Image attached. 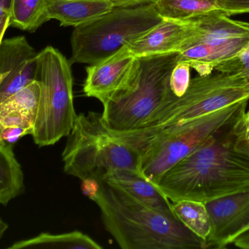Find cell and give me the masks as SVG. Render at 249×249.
<instances>
[{"instance_id":"6da1fadb","label":"cell","mask_w":249,"mask_h":249,"mask_svg":"<svg viewBox=\"0 0 249 249\" xmlns=\"http://www.w3.org/2000/svg\"><path fill=\"white\" fill-rule=\"evenodd\" d=\"M246 111L167 171L155 187L173 203H204L249 188Z\"/></svg>"},{"instance_id":"7a4b0ae2","label":"cell","mask_w":249,"mask_h":249,"mask_svg":"<svg viewBox=\"0 0 249 249\" xmlns=\"http://www.w3.org/2000/svg\"><path fill=\"white\" fill-rule=\"evenodd\" d=\"M92 200L99 208L105 228L124 249H206L177 216L152 209L106 181Z\"/></svg>"},{"instance_id":"3957f363","label":"cell","mask_w":249,"mask_h":249,"mask_svg":"<svg viewBox=\"0 0 249 249\" xmlns=\"http://www.w3.org/2000/svg\"><path fill=\"white\" fill-rule=\"evenodd\" d=\"M249 101L244 99L185 124L155 131L143 129L110 131L138 152L139 174L155 184L177 162L247 111Z\"/></svg>"},{"instance_id":"277c9868","label":"cell","mask_w":249,"mask_h":249,"mask_svg":"<svg viewBox=\"0 0 249 249\" xmlns=\"http://www.w3.org/2000/svg\"><path fill=\"white\" fill-rule=\"evenodd\" d=\"M62 160L65 173L81 181L101 182L120 171L139 174V153L111 133L99 113L77 115Z\"/></svg>"},{"instance_id":"5b68a950","label":"cell","mask_w":249,"mask_h":249,"mask_svg":"<svg viewBox=\"0 0 249 249\" xmlns=\"http://www.w3.org/2000/svg\"><path fill=\"white\" fill-rule=\"evenodd\" d=\"M178 54L139 58L130 85L103 105L102 118L113 131L142 128L173 96L170 76Z\"/></svg>"},{"instance_id":"8992f818","label":"cell","mask_w":249,"mask_h":249,"mask_svg":"<svg viewBox=\"0 0 249 249\" xmlns=\"http://www.w3.org/2000/svg\"><path fill=\"white\" fill-rule=\"evenodd\" d=\"M36 80L40 100L32 135L35 144L45 147L67 137L77 118L71 63L58 50L46 47L37 54Z\"/></svg>"},{"instance_id":"52a82bcc","label":"cell","mask_w":249,"mask_h":249,"mask_svg":"<svg viewBox=\"0 0 249 249\" xmlns=\"http://www.w3.org/2000/svg\"><path fill=\"white\" fill-rule=\"evenodd\" d=\"M162 20L154 4L115 7L109 13L74 28L71 38V65L96 64L118 52Z\"/></svg>"},{"instance_id":"ba28073f","label":"cell","mask_w":249,"mask_h":249,"mask_svg":"<svg viewBox=\"0 0 249 249\" xmlns=\"http://www.w3.org/2000/svg\"><path fill=\"white\" fill-rule=\"evenodd\" d=\"M249 99V79L219 73L194 77L183 96L174 95L148 121L143 130L155 131L181 125L230 105Z\"/></svg>"},{"instance_id":"9c48e42d","label":"cell","mask_w":249,"mask_h":249,"mask_svg":"<svg viewBox=\"0 0 249 249\" xmlns=\"http://www.w3.org/2000/svg\"><path fill=\"white\" fill-rule=\"evenodd\" d=\"M230 17L216 9L192 19L195 34L178 53L177 63H187L204 76L236 56L249 42V23Z\"/></svg>"},{"instance_id":"30bf717a","label":"cell","mask_w":249,"mask_h":249,"mask_svg":"<svg viewBox=\"0 0 249 249\" xmlns=\"http://www.w3.org/2000/svg\"><path fill=\"white\" fill-rule=\"evenodd\" d=\"M212 232L209 249H226L249 231V188L205 203Z\"/></svg>"},{"instance_id":"8fae6325","label":"cell","mask_w":249,"mask_h":249,"mask_svg":"<svg viewBox=\"0 0 249 249\" xmlns=\"http://www.w3.org/2000/svg\"><path fill=\"white\" fill-rule=\"evenodd\" d=\"M139 58L124 45L118 52L86 67L83 92L105 105L130 85L136 73Z\"/></svg>"},{"instance_id":"7c38bea8","label":"cell","mask_w":249,"mask_h":249,"mask_svg":"<svg viewBox=\"0 0 249 249\" xmlns=\"http://www.w3.org/2000/svg\"><path fill=\"white\" fill-rule=\"evenodd\" d=\"M37 54L25 37L0 42V103L36 80Z\"/></svg>"},{"instance_id":"4fadbf2b","label":"cell","mask_w":249,"mask_h":249,"mask_svg":"<svg viewBox=\"0 0 249 249\" xmlns=\"http://www.w3.org/2000/svg\"><path fill=\"white\" fill-rule=\"evenodd\" d=\"M195 34L194 22L162 19L142 36L125 44L136 58L178 54Z\"/></svg>"},{"instance_id":"5bb4252c","label":"cell","mask_w":249,"mask_h":249,"mask_svg":"<svg viewBox=\"0 0 249 249\" xmlns=\"http://www.w3.org/2000/svg\"><path fill=\"white\" fill-rule=\"evenodd\" d=\"M115 7L109 0H45L48 20L55 19L61 26L74 28L104 16Z\"/></svg>"},{"instance_id":"9a60e30c","label":"cell","mask_w":249,"mask_h":249,"mask_svg":"<svg viewBox=\"0 0 249 249\" xmlns=\"http://www.w3.org/2000/svg\"><path fill=\"white\" fill-rule=\"evenodd\" d=\"M104 181L121 189L141 203L152 209L175 216L172 203L168 197L137 172L118 171L109 175Z\"/></svg>"},{"instance_id":"2e32d148","label":"cell","mask_w":249,"mask_h":249,"mask_svg":"<svg viewBox=\"0 0 249 249\" xmlns=\"http://www.w3.org/2000/svg\"><path fill=\"white\" fill-rule=\"evenodd\" d=\"M10 249H102L103 247L80 231L62 234L41 233L35 238L15 243Z\"/></svg>"},{"instance_id":"e0dca14e","label":"cell","mask_w":249,"mask_h":249,"mask_svg":"<svg viewBox=\"0 0 249 249\" xmlns=\"http://www.w3.org/2000/svg\"><path fill=\"white\" fill-rule=\"evenodd\" d=\"M23 190V171L13 149L0 146V204L7 206Z\"/></svg>"},{"instance_id":"ac0fdd59","label":"cell","mask_w":249,"mask_h":249,"mask_svg":"<svg viewBox=\"0 0 249 249\" xmlns=\"http://www.w3.org/2000/svg\"><path fill=\"white\" fill-rule=\"evenodd\" d=\"M177 219L192 232L207 241L212 232L210 215L206 205L194 200H179L172 203Z\"/></svg>"},{"instance_id":"d6986e66","label":"cell","mask_w":249,"mask_h":249,"mask_svg":"<svg viewBox=\"0 0 249 249\" xmlns=\"http://www.w3.org/2000/svg\"><path fill=\"white\" fill-rule=\"evenodd\" d=\"M162 19L190 20L218 8L217 0H158L154 4Z\"/></svg>"},{"instance_id":"ffe728a7","label":"cell","mask_w":249,"mask_h":249,"mask_svg":"<svg viewBox=\"0 0 249 249\" xmlns=\"http://www.w3.org/2000/svg\"><path fill=\"white\" fill-rule=\"evenodd\" d=\"M47 21L45 0H12L10 26L33 32Z\"/></svg>"},{"instance_id":"44dd1931","label":"cell","mask_w":249,"mask_h":249,"mask_svg":"<svg viewBox=\"0 0 249 249\" xmlns=\"http://www.w3.org/2000/svg\"><path fill=\"white\" fill-rule=\"evenodd\" d=\"M40 95V84L38 80H35L2 101L0 103V114L18 112L36 121Z\"/></svg>"},{"instance_id":"7402d4cb","label":"cell","mask_w":249,"mask_h":249,"mask_svg":"<svg viewBox=\"0 0 249 249\" xmlns=\"http://www.w3.org/2000/svg\"><path fill=\"white\" fill-rule=\"evenodd\" d=\"M219 73L239 74L249 79V42L236 56L218 64Z\"/></svg>"},{"instance_id":"603a6c76","label":"cell","mask_w":249,"mask_h":249,"mask_svg":"<svg viewBox=\"0 0 249 249\" xmlns=\"http://www.w3.org/2000/svg\"><path fill=\"white\" fill-rule=\"evenodd\" d=\"M190 66L187 63H177L170 76V88L177 97L183 96L190 86Z\"/></svg>"},{"instance_id":"cb8c5ba5","label":"cell","mask_w":249,"mask_h":249,"mask_svg":"<svg viewBox=\"0 0 249 249\" xmlns=\"http://www.w3.org/2000/svg\"><path fill=\"white\" fill-rule=\"evenodd\" d=\"M32 129L12 125L0 121V146L13 149L16 143L24 136L32 134Z\"/></svg>"},{"instance_id":"d4e9b609","label":"cell","mask_w":249,"mask_h":249,"mask_svg":"<svg viewBox=\"0 0 249 249\" xmlns=\"http://www.w3.org/2000/svg\"><path fill=\"white\" fill-rule=\"evenodd\" d=\"M217 6L229 16L249 13V0H217Z\"/></svg>"},{"instance_id":"484cf974","label":"cell","mask_w":249,"mask_h":249,"mask_svg":"<svg viewBox=\"0 0 249 249\" xmlns=\"http://www.w3.org/2000/svg\"><path fill=\"white\" fill-rule=\"evenodd\" d=\"M115 4V7H133L155 4L158 0H109Z\"/></svg>"},{"instance_id":"4316f807","label":"cell","mask_w":249,"mask_h":249,"mask_svg":"<svg viewBox=\"0 0 249 249\" xmlns=\"http://www.w3.org/2000/svg\"><path fill=\"white\" fill-rule=\"evenodd\" d=\"M232 244L237 248L249 249V231L237 238Z\"/></svg>"},{"instance_id":"83f0119b","label":"cell","mask_w":249,"mask_h":249,"mask_svg":"<svg viewBox=\"0 0 249 249\" xmlns=\"http://www.w3.org/2000/svg\"><path fill=\"white\" fill-rule=\"evenodd\" d=\"M12 0H0V19L10 16Z\"/></svg>"},{"instance_id":"f1b7e54d","label":"cell","mask_w":249,"mask_h":249,"mask_svg":"<svg viewBox=\"0 0 249 249\" xmlns=\"http://www.w3.org/2000/svg\"><path fill=\"white\" fill-rule=\"evenodd\" d=\"M10 26V16H4L0 19V42L4 38V33Z\"/></svg>"},{"instance_id":"f546056e","label":"cell","mask_w":249,"mask_h":249,"mask_svg":"<svg viewBox=\"0 0 249 249\" xmlns=\"http://www.w3.org/2000/svg\"><path fill=\"white\" fill-rule=\"evenodd\" d=\"M7 228H8V225H7V224H6L4 221H2L0 219V239H1V237L3 236L4 232L7 230Z\"/></svg>"},{"instance_id":"4dcf8cb0","label":"cell","mask_w":249,"mask_h":249,"mask_svg":"<svg viewBox=\"0 0 249 249\" xmlns=\"http://www.w3.org/2000/svg\"><path fill=\"white\" fill-rule=\"evenodd\" d=\"M244 121H245V124L249 122V110L246 111L245 115H244Z\"/></svg>"},{"instance_id":"1f68e13d","label":"cell","mask_w":249,"mask_h":249,"mask_svg":"<svg viewBox=\"0 0 249 249\" xmlns=\"http://www.w3.org/2000/svg\"><path fill=\"white\" fill-rule=\"evenodd\" d=\"M246 124V131H247V136L249 140V122Z\"/></svg>"}]
</instances>
